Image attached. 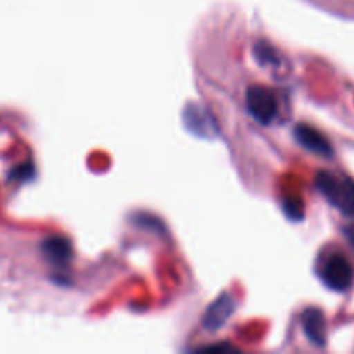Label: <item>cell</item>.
<instances>
[{"label": "cell", "instance_id": "cell-1", "mask_svg": "<svg viewBox=\"0 0 354 354\" xmlns=\"http://www.w3.org/2000/svg\"><path fill=\"white\" fill-rule=\"evenodd\" d=\"M318 190L346 216L354 218V182L348 176L320 173L317 178Z\"/></svg>", "mask_w": 354, "mask_h": 354}, {"label": "cell", "instance_id": "cell-2", "mask_svg": "<svg viewBox=\"0 0 354 354\" xmlns=\"http://www.w3.org/2000/svg\"><path fill=\"white\" fill-rule=\"evenodd\" d=\"M320 277L325 282V286L330 287L332 290L342 292V290L351 287L354 280V268L348 258H344L342 254H334L324 261Z\"/></svg>", "mask_w": 354, "mask_h": 354}, {"label": "cell", "instance_id": "cell-4", "mask_svg": "<svg viewBox=\"0 0 354 354\" xmlns=\"http://www.w3.org/2000/svg\"><path fill=\"white\" fill-rule=\"evenodd\" d=\"M294 135H296L297 142L303 147H306L308 151L313 152V154L324 156V158H330L332 156V147L327 138L322 133H318L317 130H313V128L306 127V124H299L294 130Z\"/></svg>", "mask_w": 354, "mask_h": 354}, {"label": "cell", "instance_id": "cell-5", "mask_svg": "<svg viewBox=\"0 0 354 354\" xmlns=\"http://www.w3.org/2000/svg\"><path fill=\"white\" fill-rule=\"evenodd\" d=\"M232 311H234V299H232L228 294H223L220 299L214 304H211L209 310H207L206 317H204V327L207 330H218L221 325L227 322V318L230 317Z\"/></svg>", "mask_w": 354, "mask_h": 354}, {"label": "cell", "instance_id": "cell-6", "mask_svg": "<svg viewBox=\"0 0 354 354\" xmlns=\"http://www.w3.org/2000/svg\"><path fill=\"white\" fill-rule=\"evenodd\" d=\"M41 251H44L45 258L54 265H64L71 258V245L62 237L47 239L41 245Z\"/></svg>", "mask_w": 354, "mask_h": 354}, {"label": "cell", "instance_id": "cell-3", "mask_svg": "<svg viewBox=\"0 0 354 354\" xmlns=\"http://www.w3.org/2000/svg\"><path fill=\"white\" fill-rule=\"evenodd\" d=\"M277 99L270 90L254 86L248 92V113L259 123H272L277 116Z\"/></svg>", "mask_w": 354, "mask_h": 354}, {"label": "cell", "instance_id": "cell-7", "mask_svg": "<svg viewBox=\"0 0 354 354\" xmlns=\"http://www.w3.org/2000/svg\"><path fill=\"white\" fill-rule=\"evenodd\" d=\"M304 325H306V334L308 337L313 342L318 344H324V318L318 311H310V313L304 317Z\"/></svg>", "mask_w": 354, "mask_h": 354}]
</instances>
